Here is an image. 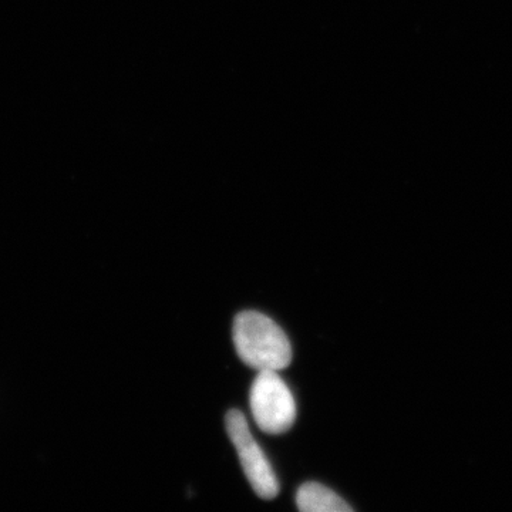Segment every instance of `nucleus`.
Instances as JSON below:
<instances>
[{"label": "nucleus", "instance_id": "nucleus-2", "mask_svg": "<svg viewBox=\"0 0 512 512\" xmlns=\"http://www.w3.org/2000/svg\"><path fill=\"white\" fill-rule=\"evenodd\" d=\"M249 406L259 429L282 434L295 423V397L274 370H261L252 383Z\"/></svg>", "mask_w": 512, "mask_h": 512}, {"label": "nucleus", "instance_id": "nucleus-1", "mask_svg": "<svg viewBox=\"0 0 512 512\" xmlns=\"http://www.w3.org/2000/svg\"><path fill=\"white\" fill-rule=\"evenodd\" d=\"M234 345L239 359L258 370H284L292 362V346L281 326L262 313L241 312L235 318Z\"/></svg>", "mask_w": 512, "mask_h": 512}, {"label": "nucleus", "instance_id": "nucleus-4", "mask_svg": "<svg viewBox=\"0 0 512 512\" xmlns=\"http://www.w3.org/2000/svg\"><path fill=\"white\" fill-rule=\"evenodd\" d=\"M296 504L303 512H350V507L342 497L319 483H306L296 494Z\"/></svg>", "mask_w": 512, "mask_h": 512}, {"label": "nucleus", "instance_id": "nucleus-3", "mask_svg": "<svg viewBox=\"0 0 512 512\" xmlns=\"http://www.w3.org/2000/svg\"><path fill=\"white\" fill-rule=\"evenodd\" d=\"M225 420L228 436L237 448L239 461L249 484L259 497L272 500L279 493L278 480L264 451L252 436L247 419L239 410H231Z\"/></svg>", "mask_w": 512, "mask_h": 512}]
</instances>
